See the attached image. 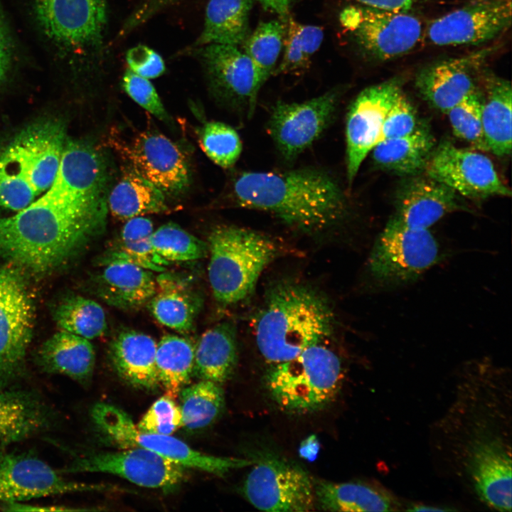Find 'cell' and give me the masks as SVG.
<instances>
[{
  "label": "cell",
  "mask_w": 512,
  "mask_h": 512,
  "mask_svg": "<svg viewBox=\"0 0 512 512\" xmlns=\"http://www.w3.org/2000/svg\"><path fill=\"white\" fill-rule=\"evenodd\" d=\"M108 210L50 189L0 218V257L37 272L68 260L102 233Z\"/></svg>",
  "instance_id": "6da1fadb"
},
{
  "label": "cell",
  "mask_w": 512,
  "mask_h": 512,
  "mask_svg": "<svg viewBox=\"0 0 512 512\" xmlns=\"http://www.w3.org/2000/svg\"><path fill=\"white\" fill-rule=\"evenodd\" d=\"M240 206L270 213L307 233L325 231L348 213L345 193L334 177L315 168L284 171H245L235 180Z\"/></svg>",
  "instance_id": "7a4b0ae2"
},
{
  "label": "cell",
  "mask_w": 512,
  "mask_h": 512,
  "mask_svg": "<svg viewBox=\"0 0 512 512\" xmlns=\"http://www.w3.org/2000/svg\"><path fill=\"white\" fill-rule=\"evenodd\" d=\"M334 316L329 302L306 285L283 282L268 292L255 323L257 348L269 363L299 356L330 336Z\"/></svg>",
  "instance_id": "3957f363"
},
{
  "label": "cell",
  "mask_w": 512,
  "mask_h": 512,
  "mask_svg": "<svg viewBox=\"0 0 512 512\" xmlns=\"http://www.w3.org/2000/svg\"><path fill=\"white\" fill-rule=\"evenodd\" d=\"M207 243L210 285L215 300L224 306L249 297L278 252L276 244L266 235L235 225L215 227Z\"/></svg>",
  "instance_id": "277c9868"
},
{
  "label": "cell",
  "mask_w": 512,
  "mask_h": 512,
  "mask_svg": "<svg viewBox=\"0 0 512 512\" xmlns=\"http://www.w3.org/2000/svg\"><path fill=\"white\" fill-rule=\"evenodd\" d=\"M41 37L67 63H88L101 53L107 0H28Z\"/></svg>",
  "instance_id": "5b68a950"
},
{
  "label": "cell",
  "mask_w": 512,
  "mask_h": 512,
  "mask_svg": "<svg viewBox=\"0 0 512 512\" xmlns=\"http://www.w3.org/2000/svg\"><path fill=\"white\" fill-rule=\"evenodd\" d=\"M342 366L338 356L321 343L293 359L274 364L265 375L272 400L283 410L309 413L329 403L340 389Z\"/></svg>",
  "instance_id": "8992f818"
},
{
  "label": "cell",
  "mask_w": 512,
  "mask_h": 512,
  "mask_svg": "<svg viewBox=\"0 0 512 512\" xmlns=\"http://www.w3.org/2000/svg\"><path fill=\"white\" fill-rule=\"evenodd\" d=\"M90 417L97 431L110 444L122 449H146L185 468L222 476L255 463V461L246 459L206 454L171 435L141 431L125 411L110 403L95 404Z\"/></svg>",
  "instance_id": "52a82bcc"
},
{
  "label": "cell",
  "mask_w": 512,
  "mask_h": 512,
  "mask_svg": "<svg viewBox=\"0 0 512 512\" xmlns=\"http://www.w3.org/2000/svg\"><path fill=\"white\" fill-rule=\"evenodd\" d=\"M442 257L428 229L410 228L392 217L375 240L368 270L378 286L394 288L415 281Z\"/></svg>",
  "instance_id": "ba28073f"
},
{
  "label": "cell",
  "mask_w": 512,
  "mask_h": 512,
  "mask_svg": "<svg viewBox=\"0 0 512 512\" xmlns=\"http://www.w3.org/2000/svg\"><path fill=\"white\" fill-rule=\"evenodd\" d=\"M33 307L20 271L0 267V390L14 385L24 374L33 330Z\"/></svg>",
  "instance_id": "9c48e42d"
},
{
  "label": "cell",
  "mask_w": 512,
  "mask_h": 512,
  "mask_svg": "<svg viewBox=\"0 0 512 512\" xmlns=\"http://www.w3.org/2000/svg\"><path fill=\"white\" fill-rule=\"evenodd\" d=\"M341 24L360 48L377 60H388L412 50L422 36L421 21L407 12L351 6L340 15Z\"/></svg>",
  "instance_id": "30bf717a"
},
{
  "label": "cell",
  "mask_w": 512,
  "mask_h": 512,
  "mask_svg": "<svg viewBox=\"0 0 512 512\" xmlns=\"http://www.w3.org/2000/svg\"><path fill=\"white\" fill-rule=\"evenodd\" d=\"M252 466L242 491L255 508L274 512L314 509L313 481L302 468L275 458L262 459Z\"/></svg>",
  "instance_id": "8fae6325"
},
{
  "label": "cell",
  "mask_w": 512,
  "mask_h": 512,
  "mask_svg": "<svg viewBox=\"0 0 512 512\" xmlns=\"http://www.w3.org/2000/svg\"><path fill=\"white\" fill-rule=\"evenodd\" d=\"M425 171L469 199L511 196L490 158L480 151L458 147L449 142L435 146Z\"/></svg>",
  "instance_id": "7c38bea8"
},
{
  "label": "cell",
  "mask_w": 512,
  "mask_h": 512,
  "mask_svg": "<svg viewBox=\"0 0 512 512\" xmlns=\"http://www.w3.org/2000/svg\"><path fill=\"white\" fill-rule=\"evenodd\" d=\"M341 90L334 88L301 102H278L267 122V131L282 156L296 159L324 132L338 105Z\"/></svg>",
  "instance_id": "4fadbf2b"
},
{
  "label": "cell",
  "mask_w": 512,
  "mask_h": 512,
  "mask_svg": "<svg viewBox=\"0 0 512 512\" xmlns=\"http://www.w3.org/2000/svg\"><path fill=\"white\" fill-rule=\"evenodd\" d=\"M111 144L131 168L164 193L178 195L190 181L188 160L181 149L157 132L137 133L129 140L115 139Z\"/></svg>",
  "instance_id": "5bb4252c"
},
{
  "label": "cell",
  "mask_w": 512,
  "mask_h": 512,
  "mask_svg": "<svg viewBox=\"0 0 512 512\" xmlns=\"http://www.w3.org/2000/svg\"><path fill=\"white\" fill-rule=\"evenodd\" d=\"M79 457L63 471L103 472L119 476L139 486L176 489L185 477V467L154 452L139 447Z\"/></svg>",
  "instance_id": "9a60e30c"
},
{
  "label": "cell",
  "mask_w": 512,
  "mask_h": 512,
  "mask_svg": "<svg viewBox=\"0 0 512 512\" xmlns=\"http://www.w3.org/2000/svg\"><path fill=\"white\" fill-rule=\"evenodd\" d=\"M188 52L198 58L212 92L250 118L261 89L250 58L238 46L208 44Z\"/></svg>",
  "instance_id": "2e32d148"
},
{
  "label": "cell",
  "mask_w": 512,
  "mask_h": 512,
  "mask_svg": "<svg viewBox=\"0 0 512 512\" xmlns=\"http://www.w3.org/2000/svg\"><path fill=\"white\" fill-rule=\"evenodd\" d=\"M402 90L399 79L366 87L348 107L346 120V175L349 185L379 142L385 117Z\"/></svg>",
  "instance_id": "e0dca14e"
},
{
  "label": "cell",
  "mask_w": 512,
  "mask_h": 512,
  "mask_svg": "<svg viewBox=\"0 0 512 512\" xmlns=\"http://www.w3.org/2000/svg\"><path fill=\"white\" fill-rule=\"evenodd\" d=\"M511 20V0H474L432 21L427 36L439 46L479 45L506 32Z\"/></svg>",
  "instance_id": "ac0fdd59"
},
{
  "label": "cell",
  "mask_w": 512,
  "mask_h": 512,
  "mask_svg": "<svg viewBox=\"0 0 512 512\" xmlns=\"http://www.w3.org/2000/svg\"><path fill=\"white\" fill-rule=\"evenodd\" d=\"M107 489L103 485L68 481L34 455L0 449L1 503Z\"/></svg>",
  "instance_id": "d6986e66"
},
{
  "label": "cell",
  "mask_w": 512,
  "mask_h": 512,
  "mask_svg": "<svg viewBox=\"0 0 512 512\" xmlns=\"http://www.w3.org/2000/svg\"><path fill=\"white\" fill-rule=\"evenodd\" d=\"M494 50L495 48H485L427 65L417 73L416 87L430 105L446 114L478 90L476 74Z\"/></svg>",
  "instance_id": "ffe728a7"
},
{
  "label": "cell",
  "mask_w": 512,
  "mask_h": 512,
  "mask_svg": "<svg viewBox=\"0 0 512 512\" xmlns=\"http://www.w3.org/2000/svg\"><path fill=\"white\" fill-rule=\"evenodd\" d=\"M66 135L57 119H43L23 130L9 143L22 171L38 196L52 184L58 170Z\"/></svg>",
  "instance_id": "44dd1931"
},
{
  "label": "cell",
  "mask_w": 512,
  "mask_h": 512,
  "mask_svg": "<svg viewBox=\"0 0 512 512\" xmlns=\"http://www.w3.org/2000/svg\"><path fill=\"white\" fill-rule=\"evenodd\" d=\"M462 196L427 174L407 176L398 188L393 218L412 228L428 229L446 215L469 210Z\"/></svg>",
  "instance_id": "7402d4cb"
},
{
  "label": "cell",
  "mask_w": 512,
  "mask_h": 512,
  "mask_svg": "<svg viewBox=\"0 0 512 512\" xmlns=\"http://www.w3.org/2000/svg\"><path fill=\"white\" fill-rule=\"evenodd\" d=\"M50 408L33 391L0 390V449L45 431L53 423Z\"/></svg>",
  "instance_id": "603a6c76"
},
{
  "label": "cell",
  "mask_w": 512,
  "mask_h": 512,
  "mask_svg": "<svg viewBox=\"0 0 512 512\" xmlns=\"http://www.w3.org/2000/svg\"><path fill=\"white\" fill-rule=\"evenodd\" d=\"M97 276V292L109 305L137 309L149 302L156 291L154 272L124 260L103 265Z\"/></svg>",
  "instance_id": "cb8c5ba5"
},
{
  "label": "cell",
  "mask_w": 512,
  "mask_h": 512,
  "mask_svg": "<svg viewBox=\"0 0 512 512\" xmlns=\"http://www.w3.org/2000/svg\"><path fill=\"white\" fill-rule=\"evenodd\" d=\"M157 343L150 336L134 330L120 331L110 346L114 369L126 382L145 390L159 386L156 368Z\"/></svg>",
  "instance_id": "d4e9b609"
},
{
  "label": "cell",
  "mask_w": 512,
  "mask_h": 512,
  "mask_svg": "<svg viewBox=\"0 0 512 512\" xmlns=\"http://www.w3.org/2000/svg\"><path fill=\"white\" fill-rule=\"evenodd\" d=\"M95 361L90 340L60 330L48 338L36 354V363L44 372L66 375L87 384Z\"/></svg>",
  "instance_id": "484cf974"
},
{
  "label": "cell",
  "mask_w": 512,
  "mask_h": 512,
  "mask_svg": "<svg viewBox=\"0 0 512 512\" xmlns=\"http://www.w3.org/2000/svg\"><path fill=\"white\" fill-rule=\"evenodd\" d=\"M435 146L430 129L420 123L412 133L381 141L370 152L378 166L407 177L425 171Z\"/></svg>",
  "instance_id": "4316f807"
},
{
  "label": "cell",
  "mask_w": 512,
  "mask_h": 512,
  "mask_svg": "<svg viewBox=\"0 0 512 512\" xmlns=\"http://www.w3.org/2000/svg\"><path fill=\"white\" fill-rule=\"evenodd\" d=\"M255 0H208L203 29L186 50L208 44L242 46L250 33V14Z\"/></svg>",
  "instance_id": "83f0119b"
},
{
  "label": "cell",
  "mask_w": 512,
  "mask_h": 512,
  "mask_svg": "<svg viewBox=\"0 0 512 512\" xmlns=\"http://www.w3.org/2000/svg\"><path fill=\"white\" fill-rule=\"evenodd\" d=\"M316 504L329 511H392L398 503L385 489L361 482H313Z\"/></svg>",
  "instance_id": "f1b7e54d"
},
{
  "label": "cell",
  "mask_w": 512,
  "mask_h": 512,
  "mask_svg": "<svg viewBox=\"0 0 512 512\" xmlns=\"http://www.w3.org/2000/svg\"><path fill=\"white\" fill-rule=\"evenodd\" d=\"M156 278V291L147 303L150 312L164 326L190 331L201 305L200 297L175 275L162 272Z\"/></svg>",
  "instance_id": "f546056e"
},
{
  "label": "cell",
  "mask_w": 512,
  "mask_h": 512,
  "mask_svg": "<svg viewBox=\"0 0 512 512\" xmlns=\"http://www.w3.org/2000/svg\"><path fill=\"white\" fill-rule=\"evenodd\" d=\"M485 87L481 108L485 141L489 151L498 156H506L511 151V82L489 73L485 78Z\"/></svg>",
  "instance_id": "4dcf8cb0"
},
{
  "label": "cell",
  "mask_w": 512,
  "mask_h": 512,
  "mask_svg": "<svg viewBox=\"0 0 512 512\" xmlns=\"http://www.w3.org/2000/svg\"><path fill=\"white\" fill-rule=\"evenodd\" d=\"M237 360L236 329L231 322L208 329L195 345L194 369L203 380L223 383L233 373Z\"/></svg>",
  "instance_id": "1f68e13d"
},
{
  "label": "cell",
  "mask_w": 512,
  "mask_h": 512,
  "mask_svg": "<svg viewBox=\"0 0 512 512\" xmlns=\"http://www.w3.org/2000/svg\"><path fill=\"white\" fill-rule=\"evenodd\" d=\"M108 210L121 220L168 210L164 193L133 169H126L110 190Z\"/></svg>",
  "instance_id": "d6a6232c"
},
{
  "label": "cell",
  "mask_w": 512,
  "mask_h": 512,
  "mask_svg": "<svg viewBox=\"0 0 512 512\" xmlns=\"http://www.w3.org/2000/svg\"><path fill=\"white\" fill-rule=\"evenodd\" d=\"M195 346L177 335H164L156 345V368L159 385L175 398L190 380L194 369Z\"/></svg>",
  "instance_id": "836d02e7"
},
{
  "label": "cell",
  "mask_w": 512,
  "mask_h": 512,
  "mask_svg": "<svg viewBox=\"0 0 512 512\" xmlns=\"http://www.w3.org/2000/svg\"><path fill=\"white\" fill-rule=\"evenodd\" d=\"M153 232L150 219L142 216L128 219L121 230L119 247L105 257L103 264L124 260L152 272H164V265L169 263L154 252L151 242Z\"/></svg>",
  "instance_id": "e575fe53"
},
{
  "label": "cell",
  "mask_w": 512,
  "mask_h": 512,
  "mask_svg": "<svg viewBox=\"0 0 512 512\" xmlns=\"http://www.w3.org/2000/svg\"><path fill=\"white\" fill-rule=\"evenodd\" d=\"M179 394L182 427L191 431L210 425L225 405L224 393L220 384L208 380L183 388Z\"/></svg>",
  "instance_id": "d590c367"
},
{
  "label": "cell",
  "mask_w": 512,
  "mask_h": 512,
  "mask_svg": "<svg viewBox=\"0 0 512 512\" xmlns=\"http://www.w3.org/2000/svg\"><path fill=\"white\" fill-rule=\"evenodd\" d=\"M285 30V22L280 18L262 22L242 45L243 51L254 65L260 87L277 68Z\"/></svg>",
  "instance_id": "8d00e7d4"
},
{
  "label": "cell",
  "mask_w": 512,
  "mask_h": 512,
  "mask_svg": "<svg viewBox=\"0 0 512 512\" xmlns=\"http://www.w3.org/2000/svg\"><path fill=\"white\" fill-rule=\"evenodd\" d=\"M60 330L92 340L102 336L107 329V321L102 306L95 301L79 295L67 297L53 313Z\"/></svg>",
  "instance_id": "74e56055"
},
{
  "label": "cell",
  "mask_w": 512,
  "mask_h": 512,
  "mask_svg": "<svg viewBox=\"0 0 512 512\" xmlns=\"http://www.w3.org/2000/svg\"><path fill=\"white\" fill-rule=\"evenodd\" d=\"M284 53L274 73H288L308 67L320 48L324 36L322 28L302 24L289 17L285 21Z\"/></svg>",
  "instance_id": "f35d334b"
},
{
  "label": "cell",
  "mask_w": 512,
  "mask_h": 512,
  "mask_svg": "<svg viewBox=\"0 0 512 512\" xmlns=\"http://www.w3.org/2000/svg\"><path fill=\"white\" fill-rule=\"evenodd\" d=\"M151 242L154 252L168 263L200 260L208 252L207 242L173 223L154 230Z\"/></svg>",
  "instance_id": "ab89813d"
},
{
  "label": "cell",
  "mask_w": 512,
  "mask_h": 512,
  "mask_svg": "<svg viewBox=\"0 0 512 512\" xmlns=\"http://www.w3.org/2000/svg\"><path fill=\"white\" fill-rule=\"evenodd\" d=\"M38 196L8 144L0 151V210L17 212Z\"/></svg>",
  "instance_id": "60d3db41"
},
{
  "label": "cell",
  "mask_w": 512,
  "mask_h": 512,
  "mask_svg": "<svg viewBox=\"0 0 512 512\" xmlns=\"http://www.w3.org/2000/svg\"><path fill=\"white\" fill-rule=\"evenodd\" d=\"M482 102L481 94L476 90L446 114L454 135L467 142L474 149L489 151L483 132Z\"/></svg>",
  "instance_id": "b9f144b4"
},
{
  "label": "cell",
  "mask_w": 512,
  "mask_h": 512,
  "mask_svg": "<svg viewBox=\"0 0 512 512\" xmlns=\"http://www.w3.org/2000/svg\"><path fill=\"white\" fill-rule=\"evenodd\" d=\"M199 137L201 149L215 164L228 169L238 160L242 142L232 127L220 122H209L202 127Z\"/></svg>",
  "instance_id": "7bdbcfd3"
},
{
  "label": "cell",
  "mask_w": 512,
  "mask_h": 512,
  "mask_svg": "<svg viewBox=\"0 0 512 512\" xmlns=\"http://www.w3.org/2000/svg\"><path fill=\"white\" fill-rule=\"evenodd\" d=\"M181 427L180 407L166 395L156 400L137 424L141 431L166 435H171Z\"/></svg>",
  "instance_id": "ee69618b"
},
{
  "label": "cell",
  "mask_w": 512,
  "mask_h": 512,
  "mask_svg": "<svg viewBox=\"0 0 512 512\" xmlns=\"http://www.w3.org/2000/svg\"><path fill=\"white\" fill-rule=\"evenodd\" d=\"M419 124L415 107L401 90L385 117L378 142L409 134Z\"/></svg>",
  "instance_id": "f6af8a7d"
},
{
  "label": "cell",
  "mask_w": 512,
  "mask_h": 512,
  "mask_svg": "<svg viewBox=\"0 0 512 512\" xmlns=\"http://www.w3.org/2000/svg\"><path fill=\"white\" fill-rule=\"evenodd\" d=\"M122 87L142 108L159 119L169 120V114L155 87L148 79L135 74L128 68L122 77Z\"/></svg>",
  "instance_id": "bcb514c9"
},
{
  "label": "cell",
  "mask_w": 512,
  "mask_h": 512,
  "mask_svg": "<svg viewBox=\"0 0 512 512\" xmlns=\"http://www.w3.org/2000/svg\"><path fill=\"white\" fill-rule=\"evenodd\" d=\"M125 58L130 70L146 79L158 78L166 70L162 57L145 45H137L129 48Z\"/></svg>",
  "instance_id": "7dc6e473"
},
{
  "label": "cell",
  "mask_w": 512,
  "mask_h": 512,
  "mask_svg": "<svg viewBox=\"0 0 512 512\" xmlns=\"http://www.w3.org/2000/svg\"><path fill=\"white\" fill-rule=\"evenodd\" d=\"M12 55L11 39L0 7V85L6 80L10 72Z\"/></svg>",
  "instance_id": "c3c4849f"
},
{
  "label": "cell",
  "mask_w": 512,
  "mask_h": 512,
  "mask_svg": "<svg viewBox=\"0 0 512 512\" xmlns=\"http://www.w3.org/2000/svg\"><path fill=\"white\" fill-rule=\"evenodd\" d=\"M182 0H161L165 6H171ZM260 3L263 9L279 16L283 21H286L289 16L290 6L294 0H255Z\"/></svg>",
  "instance_id": "681fc988"
},
{
  "label": "cell",
  "mask_w": 512,
  "mask_h": 512,
  "mask_svg": "<svg viewBox=\"0 0 512 512\" xmlns=\"http://www.w3.org/2000/svg\"><path fill=\"white\" fill-rule=\"evenodd\" d=\"M361 5L375 9L395 11L407 12L414 0H356Z\"/></svg>",
  "instance_id": "f907efd6"
},
{
  "label": "cell",
  "mask_w": 512,
  "mask_h": 512,
  "mask_svg": "<svg viewBox=\"0 0 512 512\" xmlns=\"http://www.w3.org/2000/svg\"><path fill=\"white\" fill-rule=\"evenodd\" d=\"M5 511H79V509L68 508L61 506H37L24 504L21 502L3 503L0 505Z\"/></svg>",
  "instance_id": "816d5d0a"
},
{
  "label": "cell",
  "mask_w": 512,
  "mask_h": 512,
  "mask_svg": "<svg viewBox=\"0 0 512 512\" xmlns=\"http://www.w3.org/2000/svg\"><path fill=\"white\" fill-rule=\"evenodd\" d=\"M320 444L317 437L312 434L303 440L299 449V453L303 459L313 462L316 458Z\"/></svg>",
  "instance_id": "f5cc1de1"
}]
</instances>
